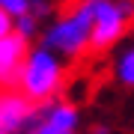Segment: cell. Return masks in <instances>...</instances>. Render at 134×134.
<instances>
[{"label":"cell","instance_id":"obj_1","mask_svg":"<svg viewBox=\"0 0 134 134\" xmlns=\"http://www.w3.org/2000/svg\"><path fill=\"white\" fill-rule=\"evenodd\" d=\"M63 86H66V66H63V60L57 54L48 51L45 45L27 51L15 90L30 104H45V101H54L60 96Z\"/></svg>","mask_w":134,"mask_h":134},{"label":"cell","instance_id":"obj_2","mask_svg":"<svg viewBox=\"0 0 134 134\" xmlns=\"http://www.w3.org/2000/svg\"><path fill=\"white\" fill-rule=\"evenodd\" d=\"M92 3H96V0H75L66 12H60L48 24V30H45L42 45L48 51H54L57 57H66V60L83 57L86 48H90Z\"/></svg>","mask_w":134,"mask_h":134},{"label":"cell","instance_id":"obj_3","mask_svg":"<svg viewBox=\"0 0 134 134\" xmlns=\"http://www.w3.org/2000/svg\"><path fill=\"white\" fill-rule=\"evenodd\" d=\"M131 0H96L90 27V54H107L116 42H122L131 27Z\"/></svg>","mask_w":134,"mask_h":134},{"label":"cell","instance_id":"obj_4","mask_svg":"<svg viewBox=\"0 0 134 134\" xmlns=\"http://www.w3.org/2000/svg\"><path fill=\"white\" fill-rule=\"evenodd\" d=\"M27 51H30V42L21 39L18 33H9L0 39V90L18 86V75H21Z\"/></svg>","mask_w":134,"mask_h":134},{"label":"cell","instance_id":"obj_5","mask_svg":"<svg viewBox=\"0 0 134 134\" xmlns=\"http://www.w3.org/2000/svg\"><path fill=\"white\" fill-rule=\"evenodd\" d=\"M33 104L18 90H0V134H21Z\"/></svg>","mask_w":134,"mask_h":134},{"label":"cell","instance_id":"obj_6","mask_svg":"<svg viewBox=\"0 0 134 134\" xmlns=\"http://www.w3.org/2000/svg\"><path fill=\"white\" fill-rule=\"evenodd\" d=\"M116 81H119L122 86L134 83V48L131 45L119 54V60H116Z\"/></svg>","mask_w":134,"mask_h":134},{"label":"cell","instance_id":"obj_7","mask_svg":"<svg viewBox=\"0 0 134 134\" xmlns=\"http://www.w3.org/2000/svg\"><path fill=\"white\" fill-rule=\"evenodd\" d=\"M12 33H18L21 39H33L36 33H39V18H33V15H21V18H12Z\"/></svg>","mask_w":134,"mask_h":134},{"label":"cell","instance_id":"obj_8","mask_svg":"<svg viewBox=\"0 0 134 134\" xmlns=\"http://www.w3.org/2000/svg\"><path fill=\"white\" fill-rule=\"evenodd\" d=\"M0 9L9 18H21V15L30 12V6H27V0H0Z\"/></svg>","mask_w":134,"mask_h":134},{"label":"cell","instance_id":"obj_9","mask_svg":"<svg viewBox=\"0 0 134 134\" xmlns=\"http://www.w3.org/2000/svg\"><path fill=\"white\" fill-rule=\"evenodd\" d=\"M27 6H30V15L39 18V21L54 12V0H27Z\"/></svg>","mask_w":134,"mask_h":134},{"label":"cell","instance_id":"obj_10","mask_svg":"<svg viewBox=\"0 0 134 134\" xmlns=\"http://www.w3.org/2000/svg\"><path fill=\"white\" fill-rule=\"evenodd\" d=\"M9 33H12V18H9L3 9H0V39H3V36H9Z\"/></svg>","mask_w":134,"mask_h":134}]
</instances>
